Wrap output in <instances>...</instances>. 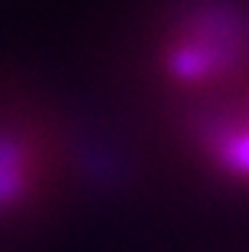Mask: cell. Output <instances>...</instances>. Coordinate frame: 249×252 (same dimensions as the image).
I'll list each match as a JSON object with an SVG mask.
<instances>
[{
	"label": "cell",
	"instance_id": "2",
	"mask_svg": "<svg viewBox=\"0 0 249 252\" xmlns=\"http://www.w3.org/2000/svg\"><path fill=\"white\" fill-rule=\"evenodd\" d=\"M191 137L215 172L230 183L249 185V83L244 92L204 102V110L198 107L191 118Z\"/></svg>",
	"mask_w": 249,
	"mask_h": 252
},
{
	"label": "cell",
	"instance_id": "1",
	"mask_svg": "<svg viewBox=\"0 0 249 252\" xmlns=\"http://www.w3.org/2000/svg\"><path fill=\"white\" fill-rule=\"evenodd\" d=\"M161 70L180 92L220 97L249 75V11L233 0L191 8L166 35Z\"/></svg>",
	"mask_w": 249,
	"mask_h": 252
},
{
	"label": "cell",
	"instance_id": "3",
	"mask_svg": "<svg viewBox=\"0 0 249 252\" xmlns=\"http://www.w3.org/2000/svg\"><path fill=\"white\" fill-rule=\"evenodd\" d=\"M40 148L22 126L0 124V218L25 207L40 180Z\"/></svg>",
	"mask_w": 249,
	"mask_h": 252
}]
</instances>
